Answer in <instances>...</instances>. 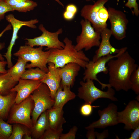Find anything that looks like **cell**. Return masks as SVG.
<instances>
[{"mask_svg":"<svg viewBox=\"0 0 139 139\" xmlns=\"http://www.w3.org/2000/svg\"><path fill=\"white\" fill-rule=\"evenodd\" d=\"M134 131L132 133L131 136L128 139H139V126L134 129Z\"/></svg>","mask_w":139,"mask_h":139,"instance_id":"obj_40","label":"cell"},{"mask_svg":"<svg viewBox=\"0 0 139 139\" xmlns=\"http://www.w3.org/2000/svg\"><path fill=\"white\" fill-rule=\"evenodd\" d=\"M92 0H86V1H87V2H88V1H91Z\"/></svg>","mask_w":139,"mask_h":139,"instance_id":"obj_46","label":"cell"},{"mask_svg":"<svg viewBox=\"0 0 139 139\" xmlns=\"http://www.w3.org/2000/svg\"><path fill=\"white\" fill-rule=\"evenodd\" d=\"M16 93L11 92L6 95L0 94V117L5 120L7 119L10 110L15 103Z\"/></svg>","mask_w":139,"mask_h":139,"instance_id":"obj_22","label":"cell"},{"mask_svg":"<svg viewBox=\"0 0 139 139\" xmlns=\"http://www.w3.org/2000/svg\"><path fill=\"white\" fill-rule=\"evenodd\" d=\"M34 106L30 96L12 107L7 118V122L10 124L18 123L25 126L31 130L33 124L31 115Z\"/></svg>","mask_w":139,"mask_h":139,"instance_id":"obj_6","label":"cell"},{"mask_svg":"<svg viewBox=\"0 0 139 139\" xmlns=\"http://www.w3.org/2000/svg\"><path fill=\"white\" fill-rule=\"evenodd\" d=\"M25 0H6L8 4L12 7Z\"/></svg>","mask_w":139,"mask_h":139,"instance_id":"obj_42","label":"cell"},{"mask_svg":"<svg viewBox=\"0 0 139 139\" xmlns=\"http://www.w3.org/2000/svg\"><path fill=\"white\" fill-rule=\"evenodd\" d=\"M125 6L129 8L133 15L138 16L139 15L138 5L136 0H128Z\"/></svg>","mask_w":139,"mask_h":139,"instance_id":"obj_33","label":"cell"},{"mask_svg":"<svg viewBox=\"0 0 139 139\" xmlns=\"http://www.w3.org/2000/svg\"><path fill=\"white\" fill-rule=\"evenodd\" d=\"M37 3L31 0H26L13 7L14 10L20 12H26L33 10L37 6Z\"/></svg>","mask_w":139,"mask_h":139,"instance_id":"obj_27","label":"cell"},{"mask_svg":"<svg viewBox=\"0 0 139 139\" xmlns=\"http://www.w3.org/2000/svg\"><path fill=\"white\" fill-rule=\"evenodd\" d=\"M30 134H27L24 136V138L25 139H32V138Z\"/></svg>","mask_w":139,"mask_h":139,"instance_id":"obj_43","label":"cell"},{"mask_svg":"<svg viewBox=\"0 0 139 139\" xmlns=\"http://www.w3.org/2000/svg\"><path fill=\"white\" fill-rule=\"evenodd\" d=\"M48 72L41 81L49 88L52 98L54 100L55 94L60 86L61 80L60 68H56L54 64L48 63Z\"/></svg>","mask_w":139,"mask_h":139,"instance_id":"obj_17","label":"cell"},{"mask_svg":"<svg viewBox=\"0 0 139 139\" xmlns=\"http://www.w3.org/2000/svg\"><path fill=\"white\" fill-rule=\"evenodd\" d=\"M46 73L38 67L28 68L24 73L21 79L41 81L45 78Z\"/></svg>","mask_w":139,"mask_h":139,"instance_id":"obj_25","label":"cell"},{"mask_svg":"<svg viewBox=\"0 0 139 139\" xmlns=\"http://www.w3.org/2000/svg\"><path fill=\"white\" fill-rule=\"evenodd\" d=\"M39 29L42 32L40 36L33 38H26V44L32 47L35 46H45L46 50L52 49H62L65 46L64 42L61 41L59 36L62 34V28L59 29L55 32H50L46 29L42 24H40Z\"/></svg>","mask_w":139,"mask_h":139,"instance_id":"obj_10","label":"cell"},{"mask_svg":"<svg viewBox=\"0 0 139 139\" xmlns=\"http://www.w3.org/2000/svg\"><path fill=\"white\" fill-rule=\"evenodd\" d=\"M131 89L137 95L139 94V67L132 73L130 79Z\"/></svg>","mask_w":139,"mask_h":139,"instance_id":"obj_29","label":"cell"},{"mask_svg":"<svg viewBox=\"0 0 139 139\" xmlns=\"http://www.w3.org/2000/svg\"><path fill=\"white\" fill-rule=\"evenodd\" d=\"M118 109V107L116 105L110 103L103 110H98L99 119L90 124L85 127V129L88 130L91 128H104L119 123Z\"/></svg>","mask_w":139,"mask_h":139,"instance_id":"obj_14","label":"cell"},{"mask_svg":"<svg viewBox=\"0 0 139 139\" xmlns=\"http://www.w3.org/2000/svg\"><path fill=\"white\" fill-rule=\"evenodd\" d=\"M107 10L112 35L117 40H121L126 37L128 20L123 11L111 7H109Z\"/></svg>","mask_w":139,"mask_h":139,"instance_id":"obj_11","label":"cell"},{"mask_svg":"<svg viewBox=\"0 0 139 139\" xmlns=\"http://www.w3.org/2000/svg\"><path fill=\"white\" fill-rule=\"evenodd\" d=\"M78 128L76 126H74L71 128L69 132L67 133H62L60 135V139H74L76 137V132Z\"/></svg>","mask_w":139,"mask_h":139,"instance_id":"obj_34","label":"cell"},{"mask_svg":"<svg viewBox=\"0 0 139 139\" xmlns=\"http://www.w3.org/2000/svg\"><path fill=\"white\" fill-rule=\"evenodd\" d=\"M65 10L71 11L76 14L78 11V8L74 4H70L67 5Z\"/></svg>","mask_w":139,"mask_h":139,"instance_id":"obj_39","label":"cell"},{"mask_svg":"<svg viewBox=\"0 0 139 139\" xmlns=\"http://www.w3.org/2000/svg\"><path fill=\"white\" fill-rule=\"evenodd\" d=\"M64 47L62 49H49L50 53L48 62L54 64L56 68H61L70 63H75L85 69L90 61L82 50L78 51L75 48L72 42L67 37L63 40Z\"/></svg>","mask_w":139,"mask_h":139,"instance_id":"obj_2","label":"cell"},{"mask_svg":"<svg viewBox=\"0 0 139 139\" xmlns=\"http://www.w3.org/2000/svg\"><path fill=\"white\" fill-rule=\"evenodd\" d=\"M136 98L137 99V100L139 101V95H137V96L136 97Z\"/></svg>","mask_w":139,"mask_h":139,"instance_id":"obj_45","label":"cell"},{"mask_svg":"<svg viewBox=\"0 0 139 139\" xmlns=\"http://www.w3.org/2000/svg\"><path fill=\"white\" fill-rule=\"evenodd\" d=\"M46 111L50 128L55 130L62 129L63 125L66 122L63 116L62 108L53 106Z\"/></svg>","mask_w":139,"mask_h":139,"instance_id":"obj_19","label":"cell"},{"mask_svg":"<svg viewBox=\"0 0 139 139\" xmlns=\"http://www.w3.org/2000/svg\"><path fill=\"white\" fill-rule=\"evenodd\" d=\"M109 132L107 129L104 130L101 133L95 132L96 138L97 139H104L108 137L109 136Z\"/></svg>","mask_w":139,"mask_h":139,"instance_id":"obj_37","label":"cell"},{"mask_svg":"<svg viewBox=\"0 0 139 139\" xmlns=\"http://www.w3.org/2000/svg\"><path fill=\"white\" fill-rule=\"evenodd\" d=\"M34 104L31 113L33 125L40 115L43 112L51 108L55 100L51 97L50 89L45 83L42 82L30 95Z\"/></svg>","mask_w":139,"mask_h":139,"instance_id":"obj_4","label":"cell"},{"mask_svg":"<svg viewBox=\"0 0 139 139\" xmlns=\"http://www.w3.org/2000/svg\"><path fill=\"white\" fill-rule=\"evenodd\" d=\"M42 83L40 80L20 79L11 91L16 93L15 103L19 104L28 97Z\"/></svg>","mask_w":139,"mask_h":139,"instance_id":"obj_15","label":"cell"},{"mask_svg":"<svg viewBox=\"0 0 139 139\" xmlns=\"http://www.w3.org/2000/svg\"><path fill=\"white\" fill-rule=\"evenodd\" d=\"M12 26L11 24H9L7 25L5 28L0 33V38L3 35L4 33L6 31L10 30L11 29ZM4 46L3 44H0V50L3 48ZM4 60V58L3 55L0 52V60L3 61Z\"/></svg>","mask_w":139,"mask_h":139,"instance_id":"obj_36","label":"cell"},{"mask_svg":"<svg viewBox=\"0 0 139 139\" xmlns=\"http://www.w3.org/2000/svg\"><path fill=\"white\" fill-rule=\"evenodd\" d=\"M27 62L20 57H18L16 63L7 70V72L15 81L18 82L26 70Z\"/></svg>","mask_w":139,"mask_h":139,"instance_id":"obj_23","label":"cell"},{"mask_svg":"<svg viewBox=\"0 0 139 139\" xmlns=\"http://www.w3.org/2000/svg\"><path fill=\"white\" fill-rule=\"evenodd\" d=\"M24 125L15 123L13 126L12 132L8 139H22L25 135L30 134L31 132Z\"/></svg>","mask_w":139,"mask_h":139,"instance_id":"obj_26","label":"cell"},{"mask_svg":"<svg viewBox=\"0 0 139 139\" xmlns=\"http://www.w3.org/2000/svg\"><path fill=\"white\" fill-rule=\"evenodd\" d=\"M13 126L0 117V139H8L12 131Z\"/></svg>","mask_w":139,"mask_h":139,"instance_id":"obj_28","label":"cell"},{"mask_svg":"<svg viewBox=\"0 0 139 139\" xmlns=\"http://www.w3.org/2000/svg\"><path fill=\"white\" fill-rule=\"evenodd\" d=\"M76 14L71 11L65 10L63 13V16L65 20L70 21L74 19Z\"/></svg>","mask_w":139,"mask_h":139,"instance_id":"obj_35","label":"cell"},{"mask_svg":"<svg viewBox=\"0 0 139 139\" xmlns=\"http://www.w3.org/2000/svg\"><path fill=\"white\" fill-rule=\"evenodd\" d=\"M85 81H80L81 86L78 88L77 94L79 97L83 100L85 103L92 104L100 98L108 99L114 101H118V99L115 97V90L112 87H109L107 91H103L97 88L93 80L87 79Z\"/></svg>","mask_w":139,"mask_h":139,"instance_id":"obj_5","label":"cell"},{"mask_svg":"<svg viewBox=\"0 0 139 139\" xmlns=\"http://www.w3.org/2000/svg\"><path fill=\"white\" fill-rule=\"evenodd\" d=\"M14 11L13 7L8 4L6 0H0V20L4 18L6 13Z\"/></svg>","mask_w":139,"mask_h":139,"instance_id":"obj_31","label":"cell"},{"mask_svg":"<svg viewBox=\"0 0 139 139\" xmlns=\"http://www.w3.org/2000/svg\"><path fill=\"white\" fill-rule=\"evenodd\" d=\"M76 96L75 93L71 91L70 88L66 86L62 87L60 86L55 94L53 107L63 108L65 104L74 99Z\"/></svg>","mask_w":139,"mask_h":139,"instance_id":"obj_20","label":"cell"},{"mask_svg":"<svg viewBox=\"0 0 139 139\" xmlns=\"http://www.w3.org/2000/svg\"><path fill=\"white\" fill-rule=\"evenodd\" d=\"M63 131V128L55 130L49 128L45 132L40 139H59Z\"/></svg>","mask_w":139,"mask_h":139,"instance_id":"obj_30","label":"cell"},{"mask_svg":"<svg viewBox=\"0 0 139 139\" xmlns=\"http://www.w3.org/2000/svg\"><path fill=\"white\" fill-rule=\"evenodd\" d=\"M99 107V106H92L91 104L85 103L81 107L80 112L82 115L85 116H88L92 114L93 108Z\"/></svg>","mask_w":139,"mask_h":139,"instance_id":"obj_32","label":"cell"},{"mask_svg":"<svg viewBox=\"0 0 139 139\" xmlns=\"http://www.w3.org/2000/svg\"><path fill=\"white\" fill-rule=\"evenodd\" d=\"M116 58L107 63L109 84L117 91H128L131 89V76L138 66L127 51Z\"/></svg>","mask_w":139,"mask_h":139,"instance_id":"obj_1","label":"cell"},{"mask_svg":"<svg viewBox=\"0 0 139 139\" xmlns=\"http://www.w3.org/2000/svg\"><path fill=\"white\" fill-rule=\"evenodd\" d=\"M50 128L46 110L39 116L33 126L31 130L32 137L35 139H40L45 132Z\"/></svg>","mask_w":139,"mask_h":139,"instance_id":"obj_21","label":"cell"},{"mask_svg":"<svg viewBox=\"0 0 139 139\" xmlns=\"http://www.w3.org/2000/svg\"><path fill=\"white\" fill-rule=\"evenodd\" d=\"M81 67L77 63H70L60 68V86L62 87L64 86H66L70 88L73 86Z\"/></svg>","mask_w":139,"mask_h":139,"instance_id":"obj_18","label":"cell"},{"mask_svg":"<svg viewBox=\"0 0 139 139\" xmlns=\"http://www.w3.org/2000/svg\"><path fill=\"white\" fill-rule=\"evenodd\" d=\"M118 117L119 123L124 124L125 130H134L139 126L138 101H130L123 110L118 112Z\"/></svg>","mask_w":139,"mask_h":139,"instance_id":"obj_13","label":"cell"},{"mask_svg":"<svg viewBox=\"0 0 139 139\" xmlns=\"http://www.w3.org/2000/svg\"><path fill=\"white\" fill-rule=\"evenodd\" d=\"M57 2L59 4L62 6L63 7H64V5L59 0H54Z\"/></svg>","mask_w":139,"mask_h":139,"instance_id":"obj_44","label":"cell"},{"mask_svg":"<svg viewBox=\"0 0 139 139\" xmlns=\"http://www.w3.org/2000/svg\"><path fill=\"white\" fill-rule=\"evenodd\" d=\"M6 20L11 25L13 29L11 39L7 52L3 55L6 59L7 67L9 68L13 66L12 61V48L15 44L16 40L18 38V34L19 30L23 26H27L31 28H36V24L39 22L37 19H32L27 21L20 20L16 18L13 15L9 14L6 16Z\"/></svg>","mask_w":139,"mask_h":139,"instance_id":"obj_12","label":"cell"},{"mask_svg":"<svg viewBox=\"0 0 139 139\" xmlns=\"http://www.w3.org/2000/svg\"><path fill=\"white\" fill-rule=\"evenodd\" d=\"M82 31L76 38V44L75 46L78 51L84 49L86 51L94 47H99L100 43L101 33L96 31L91 23L87 20L82 19L80 22Z\"/></svg>","mask_w":139,"mask_h":139,"instance_id":"obj_9","label":"cell"},{"mask_svg":"<svg viewBox=\"0 0 139 139\" xmlns=\"http://www.w3.org/2000/svg\"><path fill=\"white\" fill-rule=\"evenodd\" d=\"M128 48L124 47L121 48L119 53L113 55L110 54L99 58L95 62L89 61L86 65L83 79L85 81L87 79L92 80H95L98 82L101 86V89L103 90L106 88L111 87L109 84H105L102 83L98 79L97 75L99 73L102 72L104 74L108 73V69L106 66V64L111 59L116 58L124 52L126 51Z\"/></svg>","mask_w":139,"mask_h":139,"instance_id":"obj_7","label":"cell"},{"mask_svg":"<svg viewBox=\"0 0 139 139\" xmlns=\"http://www.w3.org/2000/svg\"><path fill=\"white\" fill-rule=\"evenodd\" d=\"M86 137L88 139H95L96 138L94 128H91L88 130Z\"/></svg>","mask_w":139,"mask_h":139,"instance_id":"obj_38","label":"cell"},{"mask_svg":"<svg viewBox=\"0 0 139 139\" xmlns=\"http://www.w3.org/2000/svg\"><path fill=\"white\" fill-rule=\"evenodd\" d=\"M82 15L84 19L91 23L96 31L101 33L107 28L108 12L101 3L96 2L93 5H87L83 10Z\"/></svg>","mask_w":139,"mask_h":139,"instance_id":"obj_8","label":"cell"},{"mask_svg":"<svg viewBox=\"0 0 139 139\" xmlns=\"http://www.w3.org/2000/svg\"><path fill=\"white\" fill-rule=\"evenodd\" d=\"M7 65L6 61L0 60V73L4 74L7 72V70L6 69V66Z\"/></svg>","mask_w":139,"mask_h":139,"instance_id":"obj_41","label":"cell"},{"mask_svg":"<svg viewBox=\"0 0 139 139\" xmlns=\"http://www.w3.org/2000/svg\"><path fill=\"white\" fill-rule=\"evenodd\" d=\"M112 35L110 29L107 28L101 33V41L98 49L95 52L92 61L95 62L100 57L110 54H117L121 50L116 49L112 46L110 42V39Z\"/></svg>","mask_w":139,"mask_h":139,"instance_id":"obj_16","label":"cell"},{"mask_svg":"<svg viewBox=\"0 0 139 139\" xmlns=\"http://www.w3.org/2000/svg\"><path fill=\"white\" fill-rule=\"evenodd\" d=\"M18 83L7 72L4 74L0 73V94L3 95L8 94Z\"/></svg>","mask_w":139,"mask_h":139,"instance_id":"obj_24","label":"cell"},{"mask_svg":"<svg viewBox=\"0 0 139 139\" xmlns=\"http://www.w3.org/2000/svg\"><path fill=\"white\" fill-rule=\"evenodd\" d=\"M43 47L34 48L29 45L21 46L18 50L13 54L14 56L20 57L25 61L30 62L26 65V68L38 67L46 73L48 72L47 64L50 50L44 51Z\"/></svg>","mask_w":139,"mask_h":139,"instance_id":"obj_3","label":"cell"}]
</instances>
